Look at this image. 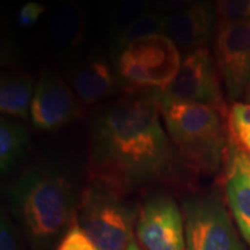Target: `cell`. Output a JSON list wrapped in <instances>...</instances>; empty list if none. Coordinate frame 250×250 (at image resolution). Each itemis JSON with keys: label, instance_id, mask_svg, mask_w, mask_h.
<instances>
[{"label": "cell", "instance_id": "obj_1", "mask_svg": "<svg viewBox=\"0 0 250 250\" xmlns=\"http://www.w3.org/2000/svg\"><path fill=\"white\" fill-rule=\"evenodd\" d=\"M184 168L164 126L159 90H131L92 117L88 181L128 197L153 185L177 184Z\"/></svg>", "mask_w": 250, "mask_h": 250}, {"label": "cell", "instance_id": "obj_2", "mask_svg": "<svg viewBox=\"0 0 250 250\" xmlns=\"http://www.w3.org/2000/svg\"><path fill=\"white\" fill-rule=\"evenodd\" d=\"M7 210L29 250H56L77 214L71 178L53 166L24 171L6 190Z\"/></svg>", "mask_w": 250, "mask_h": 250}, {"label": "cell", "instance_id": "obj_3", "mask_svg": "<svg viewBox=\"0 0 250 250\" xmlns=\"http://www.w3.org/2000/svg\"><path fill=\"white\" fill-rule=\"evenodd\" d=\"M161 108L166 131L187 168L214 175L224 166L228 145L223 111L166 99H161Z\"/></svg>", "mask_w": 250, "mask_h": 250}, {"label": "cell", "instance_id": "obj_4", "mask_svg": "<svg viewBox=\"0 0 250 250\" xmlns=\"http://www.w3.org/2000/svg\"><path fill=\"white\" fill-rule=\"evenodd\" d=\"M138 214L128 197L93 181L82 190L77 208L78 223L99 250H125L136 242Z\"/></svg>", "mask_w": 250, "mask_h": 250}, {"label": "cell", "instance_id": "obj_5", "mask_svg": "<svg viewBox=\"0 0 250 250\" xmlns=\"http://www.w3.org/2000/svg\"><path fill=\"white\" fill-rule=\"evenodd\" d=\"M111 60L128 92L163 90L175 78L182 56L168 36L156 34L126 45Z\"/></svg>", "mask_w": 250, "mask_h": 250}, {"label": "cell", "instance_id": "obj_6", "mask_svg": "<svg viewBox=\"0 0 250 250\" xmlns=\"http://www.w3.org/2000/svg\"><path fill=\"white\" fill-rule=\"evenodd\" d=\"M185 250H246L231 214L215 195H192L181 203Z\"/></svg>", "mask_w": 250, "mask_h": 250}, {"label": "cell", "instance_id": "obj_7", "mask_svg": "<svg viewBox=\"0 0 250 250\" xmlns=\"http://www.w3.org/2000/svg\"><path fill=\"white\" fill-rule=\"evenodd\" d=\"M221 75L214 54L207 47H199L182 56L179 70L166 89L159 90L161 99L210 106L225 111Z\"/></svg>", "mask_w": 250, "mask_h": 250}, {"label": "cell", "instance_id": "obj_8", "mask_svg": "<svg viewBox=\"0 0 250 250\" xmlns=\"http://www.w3.org/2000/svg\"><path fill=\"white\" fill-rule=\"evenodd\" d=\"M213 50L228 98L245 96L250 83V20H220L213 35Z\"/></svg>", "mask_w": 250, "mask_h": 250}, {"label": "cell", "instance_id": "obj_9", "mask_svg": "<svg viewBox=\"0 0 250 250\" xmlns=\"http://www.w3.org/2000/svg\"><path fill=\"white\" fill-rule=\"evenodd\" d=\"M135 239L143 250H185L184 215L168 195L149 196L139 207Z\"/></svg>", "mask_w": 250, "mask_h": 250}, {"label": "cell", "instance_id": "obj_10", "mask_svg": "<svg viewBox=\"0 0 250 250\" xmlns=\"http://www.w3.org/2000/svg\"><path fill=\"white\" fill-rule=\"evenodd\" d=\"M82 114V103L70 83L56 72L43 71L31 103V121L36 129L53 132Z\"/></svg>", "mask_w": 250, "mask_h": 250}, {"label": "cell", "instance_id": "obj_11", "mask_svg": "<svg viewBox=\"0 0 250 250\" xmlns=\"http://www.w3.org/2000/svg\"><path fill=\"white\" fill-rule=\"evenodd\" d=\"M223 187L229 211L242 236L250 241V156L228 136L224 159Z\"/></svg>", "mask_w": 250, "mask_h": 250}, {"label": "cell", "instance_id": "obj_12", "mask_svg": "<svg viewBox=\"0 0 250 250\" xmlns=\"http://www.w3.org/2000/svg\"><path fill=\"white\" fill-rule=\"evenodd\" d=\"M217 10L214 1L199 0L187 9L164 16V35L178 46L181 52L205 47L214 35Z\"/></svg>", "mask_w": 250, "mask_h": 250}, {"label": "cell", "instance_id": "obj_13", "mask_svg": "<svg viewBox=\"0 0 250 250\" xmlns=\"http://www.w3.org/2000/svg\"><path fill=\"white\" fill-rule=\"evenodd\" d=\"M70 86L82 104L93 106L125 89L114 64L100 54H90L77 62L70 72Z\"/></svg>", "mask_w": 250, "mask_h": 250}, {"label": "cell", "instance_id": "obj_14", "mask_svg": "<svg viewBox=\"0 0 250 250\" xmlns=\"http://www.w3.org/2000/svg\"><path fill=\"white\" fill-rule=\"evenodd\" d=\"M49 36L64 52L78 50L86 36V13L78 0H60L49 17Z\"/></svg>", "mask_w": 250, "mask_h": 250}, {"label": "cell", "instance_id": "obj_15", "mask_svg": "<svg viewBox=\"0 0 250 250\" xmlns=\"http://www.w3.org/2000/svg\"><path fill=\"white\" fill-rule=\"evenodd\" d=\"M34 78L28 72L13 68L1 74L0 111L11 118L27 120L31 116V103L35 93Z\"/></svg>", "mask_w": 250, "mask_h": 250}, {"label": "cell", "instance_id": "obj_16", "mask_svg": "<svg viewBox=\"0 0 250 250\" xmlns=\"http://www.w3.org/2000/svg\"><path fill=\"white\" fill-rule=\"evenodd\" d=\"M29 146L27 126L16 118L1 117L0 120V171L9 174L24 157Z\"/></svg>", "mask_w": 250, "mask_h": 250}, {"label": "cell", "instance_id": "obj_17", "mask_svg": "<svg viewBox=\"0 0 250 250\" xmlns=\"http://www.w3.org/2000/svg\"><path fill=\"white\" fill-rule=\"evenodd\" d=\"M152 9V0H113L107 20L110 42Z\"/></svg>", "mask_w": 250, "mask_h": 250}, {"label": "cell", "instance_id": "obj_18", "mask_svg": "<svg viewBox=\"0 0 250 250\" xmlns=\"http://www.w3.org/2000/svg\"><path fill=\"white\" fill-rule=\"evenodd\" d=\"M164 32V14L152 9L149 13H146L143 17H141L136 22H134L126 31H124L117 39L111 41L110 50L111 57H114L121 49L125 46L132 43L138 39H142L146 36L163 34Z\"/></svg>", "mask_w": 250, "mask_h": 250}, {"label": "cell", "instance_id": "obj_19", "mask_svg": "<svg viewBox=\"0 0 250 250\" xmlns=\"http://www.w3.org/2000/svg\"><path fill=\"white\" fill-rule=\"evenodd\" d=\"M229 139L250 156V103H235L228 113Z\"/></svg>", "mask_w": 250, "mask_h": 250}, {"label": "cell", "instance_id": "obj_20", "mask_svg": "<svg viewBox=\"0 0 250 250\" xmlns=\"http://www.w3.org/2000/svg\"><path fill=\"white\" fill-rule=\"evenodd\" d=\"M0 250H29L17 224L4 207L0 215Z\"/></svg>", "mask_w": 250, "mask_h": 250}, {"label": "cell", "instance_id": "obj_21", "mask_svg": "<svg viewBox=\"0 0 250 250\" xmlns=\"http://www.w3.org/2000/svg\"><path fill=\"white\" fill-rule=\"evenodd\" d=\"M56 250H99V248L88 236V233L82 229L75 214L71 225L64 233Z\"/></svg>", "mask_w": 250, "mask_h": 250}, {"label": "cell", "instance_id": "obj_22", "mask_svg": "<svg viewBox=\"0 0 250 250\" xmlns=\"http://www.w3.org/2000/svg\"><path fill=\"white\" fill-rule=\"evenodd\" d=\"M217 16L225 21L250 20V0H214Z\"/></svg>", "mask_w": 250, "mask_h": 250}, {"label": "cell", "instance_id": "obj_23", "mask_svg": "<svg viewBox=\"0 0 250 250\" xmlns=\"http://www.w3.org/2000/svg\"><path fill=\"white\" fill-rule=\"evenodd\" d=\"M46 11V6L41 1L29 0L24 3L17 13V22L20 27L31 28L38 22V20Z\"/></svg>", "mask_w": 250, "mask_h": 250}, {"label": "cell", "instance_id": "obj_24", "mask_svg": "<svg viewBox=\"0 0 250 250\" xmlns=\"http://www.w3.org/2000/svg\"><path fill=\"white\" fill-rule=\"evenodd\" d=\"M199 0H152L153 9L161 14H171L177 13L179 10H184L195 4Z\"/></svg>", "mask_w": 250, "mask_h": 250}, {"label": "cell", "instance_id": "obj_25", "mask_svg": "<svg viewBox=\"0 0 250 250\" xmlns=\"http://www.w3.org/2000/svg\"><path fill=\"white\" fill-rule=\"evenodd\" d=\"M125 250H143V249L141 248V246H139V245H138V243H136V242H134V243H132V245H131L128 249H125Z\"/></svg>", "mask_w": 250, "mask_h": 250}, {"label": "cell", "instance_id": "obj_26", "mask_svg": "<svg viewBox=\"0 0 250 250\" xmlns=\"http://www.w3.org/2000/svg\"><path fill=\"white\" fill-rule=\"evenodd\" d=\"M245 100H246L248 103H250V83H249V86H248L246 93H245Z\"/></svg>", "mask_w": 250, "mask_h": 250}, {"label": "cell", "instance_id": "obj_27", "mask_svg": "<svg viewBox=\"0 0 250 250\" xmlns=\"http://www.w3.org/2000/svg\"><path fill=\"white\" fill-rule=\"evenodd\" d=\"M249 243H250V241H249Z\"/></svg>", "mask_w": 250, "mask_h": 250}]
</instances>
